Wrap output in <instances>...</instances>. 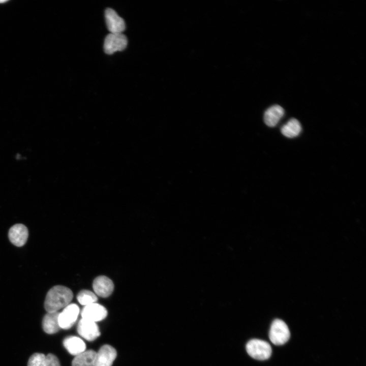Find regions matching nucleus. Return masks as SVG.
I'll use <instances>...</instances> for the list:
<instances>
[{
  "instance_id": "nucleus-2",
  "label": "nucleus",
  "mask_w": 366,
  "mask_h": 366,
  "mask_svg": "<svg viewBox=\"0 0 366 366\" xmlns=\"http://www.w3.org/2000/svg\"><path fill=\"white\" fill-rule=\"evenodd\" d=\"M246 348L247 353L251 357L259 360L268 359L272 353L270 344L259 339L251 340L247 343Z\"/></svg>"
},
{
  "instance_id": "nucleus-18",
  "label": "nucleus",
  "mask_w": 366,
  "mask_h": 366,
  "mask_svg": "<svg viewBox=\"0 0 366 366\" xmlns=\"http://www.w3.org/2000/svg\"><path fill=\"white\" fill-rule=\"evenodd\" d=\"M46 356L43 353H36L29 358L27 366H45Z\"/></svg>"
},
{
  "instance_id": "nucleus-4",
  "label": "nucleus",
  "mask_w": 366,
  "mask_h": 366,
  "mask_svg": "<svg viewBox=\"0 0 366 366\" xmlns=\"http://www.w3.org/2000/svg\"><path fill=\"white\" fill-rule=\"evenodd\" d=\"M128 44L127 37L123 33L107 35L104 43V50L106 54H112L124 50Z\"/></svg>"
},
{
  "instance_id": "nucleus-20",
  "label": "nucleus",
  "mask_w": 366,
  "mask_h": 366,
  "mask_svg": "<svg viewBox=\"0 0 366 366\" xmlns=\"http://www.w3.org/2000/svg\"><path fill=\"white\" fill-rule=\"evenodd\" d=\"M7 1H0V3H3L6 2Z\"/></svg>"
},
{
  "instance_id": "nucleus-3",
  "label": "nucleus",
  "mask_w": 366,
  "mask_h": 366,
  "mask_svg": "<svg viewBox=\"0 0 366 366\" xmlns=\"http://www.w3.org/2000/svg\"><path fill=\"white\" fill-rule=\"evenodd\" d=\"M290 333L287 324L282 320L275 319L272 323L269 337L270 341L276 345H282L289 339Z\"/></svg>"
},
{
  "instance_id": "nucleus-15",
  "label": "nucleus",
  "mask_w": 366,
  "mask_h": 366,
  "mask_svg": "<svg viewBox=\"0 0 366 366\" xmlns=\"http://www.w3.org/2000/svg\"><path fill=\"white\" fill-rule=\"evenodd\" d=\"M97 352L93 350L85 351L75 356L73 359L72 366H95Z\"/></svg>"
},
{
  "instance_id": "nucleus-14",
  "label": "nucleus",
  "mask_w": 366,
  "mask_h": 366,
  "mask_svg": "<svg viewBox=\"0 0 366 366\" xmlns=\"http://www.w3.org/2000/svg\"><path fill=\"white\" fill-rule=\"evenodd\" d=\"M59 312L47 313L42 321V327L47 333L53 334L60 328L58 323Z\"/></svg>"
},
{
  "instance_id": "nucleus-17",
  "label": "nucleus",
  "mask_w": 366,
  "mask_h": 366,
  "mask_svg": "<svg viewBox=\"0 0 366 366\" xmlns=\"http://www.w3.org/2000/svg\"><path fill=\"white\" fill-rule=\"evenodd\" d=\"M77 299L80 304L84 306L95 303L98 299L96 295L88 290L80 291L77 295Z\"/></svg>"
},
{
  "instance_id": "nucleus-5",
  "label": "nucleus",
  "mask_w": 366,
  "mask_h": 366,
  "mask_svg": "<svg viewBox=\"0 0 366 366\" xmlns=\"http://www.w3.org/2000/svg\"><path fill=\"white\" fill-rule=\"evenodd\" d=\"M79 308L75 303H70L66 306L58 315V323L60 328L68 329L75 323L78 314Z\"/></svg>"
},
{
  "instance_id": "nucleus-13",
  "label": "nucleus",
  "mask_w": 366,
  "mask_h": 366,
  "mask_svg": "<svg viewBox=\"0 0 366 366\" xmlns=\"http://www.w3.org/2000/svg\"><path fill=\"white\" fill-rule=\"evenodd\" d=\"M284 113V109L281 106L279 105L271 106L264 112V123L269 127H274L279 123Z\"/></svg>"
},
{
  "instance_id": "nucleus-1",
  "label": "nucleus",
  "mask_w": 366,
  "mask_h": 366,
  "mask_svg": "<svg viewBox=\"0 0 366 366\" xmlns=\"http://www.w3.org/2000/svg\"><path fill=\"white\" fill-rule=\"evenodd\" d=\"M73 297L72 291L69 288L57 285L51 288L48 292L44 308L47 313L56 312L70 304Z\"/></svg>"
},
{
  "instance_id": "nucleus-10",
  "label": "nucleus",
  "mask_w": 366,
  "mask_h": 366,
  "mask_svg": "<svg viewBox=\"0 0 366 366\" xmlns=\"http://www.w3.org/2000/svg\"><path fill=\"white\" fill-rule=\"evenodd\" d=\"M93 288L97 295L102 297H107L112 293L114 285L109 278L100 276L94 280Z\"/></svg>"
},
{
  "instance_id": "nucleus-7",
  "label": "nucleus",
  "mask_w": 366,
  "mask_h": 366,
  "mask_svg": "<svg viewBox=\"0 0 366 366\" xmlns=\"http://www.w3.org/2000/svg\"><path fill=\"white\" fill-rule=\"evenodd\" d=\"M77 331L79 334L89 341H93L100 335L99 328L96 322L82 318L78 322Z\"/></svg>"
},
{
  "instance_id": "nucleus-8",
  "label": "nucleus",
  "mask_w": 366,
  "mask_h": 366,
  "mask_svg": "<svg viewBox=\"0 0 366 366\" xmlns=\"http://www.w3.org/2000/svg\"><path fill=\"white\" fill-rule=\"evenodd\" d=\"M81 315L82 318L96 322L106 317L107 311L103 306L95 302L84 306Z\"/></svg>"
},
{
  "instance_id": "nucleus-16",
  "label": "nucleus",
  "mask_w": 366,
  "mask_h": 366,
  "mask_svg": "<svg viewBox=\"0 0 366 366\" xmlns=\"http://www.w3.org/2000/svg\"><path fill=\"white\" fill-rule=\"evenodd\" d=\"M301 131L299 121L294 118L290 119L281 129L282 134L286 137L292 138L299 135Z\"/></svg>"
},
{
  "instance_id": "nucleus-19",
  "label": "nucleus",
  "mask_w": 366,
  "mask_h": 366,
  "mask_svg": "<svg viewBox=\"0 0 366 366\" xmlns=\"http://www.w3.org/2000/svg\"><path fill=\"white\" fill-rule=\"evenodd\" d=\"M45 366H60V365L56 356L52 354H48L46 356Z\"/></svg>"
},
{
  "instance_id": "nucleus-9",
  "label": "nucleus",
  "mask_w": 366,
  "mask_h": 366,
  "mask_svg": "<svg viewBox=\"0 0 366 366\" xmlns=\"http://www.w3.org/2000/svg\"><path fill=\"white\" fill-rule=\"evenodd\" d=\"M116 355V351L113 347L103 345L96 353L95 366H111Z\"/></svg>"
},
{
  "instance_id": "nucleus-6",
  "label": "nucleus",
  "mask_w": 366,
  "mask_h": 366,
  "mask_svg": "<svg viewBox=\"0 0 366 366\" xmlns=\"http://www.w3.org/2000/svg\"><path fill=\"white\" fill-rule=\"evenodd\" d=\"M107 27L110 33H122L126 28L124 20L111 8H107L105 12Z\"/></svg>"
},
{
  "instance_id": "nucleus-12",
  "label": "nucleus",
  "mask_w": 366,
  "mask_h": 366,
  "mask_svg": "<svg viewBox=\"0 0 366 366\" xmlns=\"http://www.w3.org/2000/svg\"><path fill=\"white\" fill-rule=\"evenodd\" d=\"M63 345L67 350L72 355L77 356L85 351L86 345L80 338L69 336L63 341Z\"/></svg>"
},
{
  "instance_id": "nucleus-11",
  "label": "nucleus",
  "mask_w": 366,
  "mask_h": 366,
  "mask_svg": "<svg viewBox=\"0 0 366 366\" xmlns=\"http://www.w3.org/2000/svg\"><path fill=\"white\" fill-rule=\"evenodd\" d=\"M28 235L27 228L21 224L14 225L9 231L10 240L17 247L23 246L27 241Z\"/></svg>"
}]
</instances>
